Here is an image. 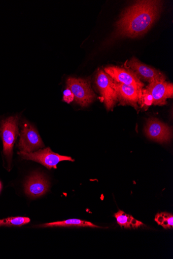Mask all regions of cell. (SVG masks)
Listing matches in <instances>:
<instances>
[{"mask_svg":"<svg viewBox=\"0 0 173 259\" xmlns=\"http://www.w3.org/2000/svg\"><path fill=\"white\" fill-rule=\"evenodd\" d=\"M74 100V94L69 89L67 88L63 92L64 101L69 104L72 102Z\"/></svg>","mask_w":173,"mask_h":259,"instance_id":"ac0fdd59","label":"cell"},{"mask_svg":"<svg viewBox=\"0 0 173 259\" xmlns=\"http://www.w3.org/2000/svg\"><path fill=\"white\" fill-rule=\"evenodd\" d=\"M49 187L48 179L39 172L33 173L24 184V192L31 199H36L46 194L49 191Z\"/></svg>","mask_w":173,"mask_h":259,"instance_id":"ba28073f","label":"cell"},{"mask_svg":"<svg viewBox=\"0 0 173 259\" xmlns=\"http://www.w3.org/2000/svg\"><path fill=\"white\" fill-rule=\"evenodd\" d=\"M18 154L22 159L38 162L48 169H57V164L62 161H74L72 157L54 153L49 148L29 153L20 151Z\"/></svg>","mask_w":173,"mask_h":259,"instance_id":"277c9868","label":"cell"},{"mask_svg":"<svg viewBox=\"0 0 173 259\" xmlns=\"http://www.w3.org/2000/svg\"><path fill=\"white\" fill-rule=\"evenodd\" d=\"M162 7L161 1H139L128 7L116 23L113 39L135 38L145 34L159 18Z\"/></svg>","mask_w":173,"mask_h":259,"instance_id":"6da1fadb","label":"cell"},{"mask_svg":"<svg viewBox=\"0 0 173 259\" xmlns=\"http://www.w3.org/2000/svg\"><path fill=\"white\" fill-rule=\"evenodd\" d=\"M19 117L11 116L4 120L0 124V136L4 144V155L6 159L8 170L11 168L13 148L18 135Z\"/></svg>","mask_w":173,"mask_h":259,"instance_id":"7a4b0ae2","label":"cell"},{"mask_svg":"<svg viewBox=\"0 0 173 259\" xmlns=\"http://www.w3.org/2000/svg\"><path fill=\"white\" fill-rule=\"evenodd\" d=\"M155 221L165 229L173 228V215L167 212L158 213L156 215Z\"/></svg>","mask_w":173,"mask_h":259,"instance_id":"2e32d148","label":"cell"},{"mask_svg":"<svg viewBox=\"0 0 173 259\" xmlns=\"http://www.w3.org/2000/svg\"><path fill=\"white\" fill-rule=\"evenodd\" d=\"M125 65L127 68H131L139 78L150 83L156 81H165L166 80L165 76L163 73L141 63L135 58H132Z\"/></svg>","mask_w":173,"mask_h":259,"instance_id":"9c48e42d","label":"cell"},{"mask_svg":"<svg viewBox=\"0 0 173 259\" xmlns=\"http://www.w3.org/2000/svg\"><path fill=\"white\" fill-rule=\"evenodd\" d=\"M30 219L24 217H11L0 220V227H21L29 224Z\"/></svg>","mask_w":173,"mask_h":259,"instance_id":"9a60e30c","label":"cell"},{"mask_svg":"<svg viewBox=\"0 0 173 259\" xmlns=\"http://www.w3.org/2000/svg\"><path fill=\"white\" fill-rule=\"evenodd\" d=\"M146 90L152 96L153 104L156 106H163L166 104L167 99L173 97V85L165 81L150 83L147 87Z\"/></svg>","mask_w":173,"mask_h":259,"instance_id":"7c38bea8","label":"cell"},{"mask_svg":"<svg viewBox=\"0 0 173 259\" xmlns=\"http://www.w3.org/2000/svg\"><path fill=\"white\" fill-rule=\"evenodd\" d=\"M67 87L74 94L76 102L82 107L89 106L94 100L96 96L87 79L70 77Z\"/></svg>","mask_w":173,"mask_h":259,"instance_id":"3957f363","label":"cell"},{"mask_svg":"<svg viewBox=\"0 0 173 259\" xmlns=\"http://www.w3.org/2000/svg\"><path fill=\"white\" fill-rule=\"evenodd\" d=\"M45 146L37 130L28 122H24L22 125L18 148L20 152H34Z\"/></svg>","mask_w":173,"mask_h":259,"instance_id":"8992f818","label":"cell"},{"mask_svg":"<svg viewBox=\"0 0 173 259\" xmlns=\"http://www.w3.org/2000/svg\"><path fill=\"white\" fill-rule=\"evenodd\" d=\"M118 101L122 105H129L137 109L141 105L143 89L132 85H126L115 81Z\"/></svg>","mask_w":173,"mask_h":259,"instance_id":"30bf717a","label":"cell"},{"mask_svg":"<svg viewBox=\"0 0 173 259\" xmlns=\"http://www.w3.org/2000/svg\"><path fill=\"white\" fill-rule=\"evenodd\" d=\"M144 131L148 138L161 144L168 143L172 137L171 128L156 118L148 119Z\"/></svg>","mask_w":173,"mask_h":259,"instance_id":"52a82bcc","label":"cell"},{"mask_svg":"<svg viewBox=\"0 0 173 259\" xmlns=\"http://www.w3.org/2000/svg\"><path fill=\"white\" fill-rule=\"evenodd\" d=\"M40 227H90V228H100V227L97 226L94 224L85 221H82L78 219H71L66 221L56 222L50 223H46L41 225H40Z\"/></svg>","mask_w":173,"mask_h":259,"instance_id":"4fadbf2b","label":"cell"},{"mask_svg":"<svg viewBox=\"0 0 173 259\" xmlns=\"http://www.w3.org/2000/svg\"><path fill=\"white\" fill-rule=\"evenodd\" d=\"M117 224L125 228H138L144 225L141 222L135 220L132 216L127 214L124 211L119 210L115 214Z\"/></svg>","mask_w":173,"mask_h":259,"instance_id":"5bb4252c","label":"cell"},{"mask_svg":"<svg viewBox=\"0 0 173 259\" xmlns=\"http://www.w3.org/2000/svg\"><path fill=\"white\" fill-rule=\"evenodd\" d=\"M153 99L151 93L146 89L142 90V95L141 99V105L143 107L146 108L153 105Z\"/></svg>","mask_w":173,"mask_h":259,"instance_id":"e0dca14e","label":"cell"},{"mask_svg":"<svg viewBox=\"0 0 173 259\" xmlns=\"http://www.w3.org/2000/svg\"><path fill=\"white\" fill-rule=\"evenodd\" d=\"M95 82L107 109H113L118 101L115 81L107 73L100 70L96 76Z\"/></svg>","mask_w":173,"mask_h":259,"instance_id":"5b68a950","label":"cell"},{"mask_svg":"<svg viewBox=\"0 0 173 259\" xmlns=\"http://www.w3.org/2000/svg\"><path fill=\"white\" fill-rule=\"evenodd\" d=\"M2 188H3V185H2L1 181H0V193H1Z\"/></svg>","mask_w":173,"mask_h":259,"instance_id":"d6986e66","label":"cell"},{"mask_svg":"<svg viewBox=\"0 0 173 259\" xmlns=\"http://www.w3.org/2000/svg\"><path fill=\"white\" fill-rule=\"evenodd\" d=\"M105 73L115 81L126 85H132L143 89V83L132 70L117 66H108L105 68Z\"/></svg>","mask_w":173,"mask_h":259,"instance_id":"8fae6325","label":"cell"}]
</instances>
